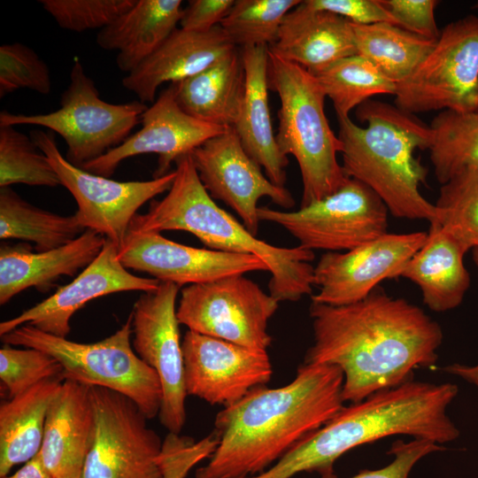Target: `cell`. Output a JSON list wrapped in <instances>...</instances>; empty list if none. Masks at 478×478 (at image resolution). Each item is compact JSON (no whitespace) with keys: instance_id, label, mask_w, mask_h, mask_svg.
Segmentation results:
<instances>
[{"instance_id":"6da1fadb","label":"cell","mask_w":478,"mask_h":478,"mask_svg":"<svg viewBox=\"0 0 478 478\" xmlns=\"http://www.w3.org/2000/svg\"><path fill=\"white\" fill-rule=\"evenodd\" d=\"M313 343L305 364H326L343 374V399L358 403L413 379L415 369L437 361L440 325L404 298L374 289L344 305L311 304Z\"/></svg>"},{"instance_id":"7a4b0ae2","label":"cell","mask_w":478,"mask_h":478,"mask_svg":"<svg viewBox=\"0 0 478 478\" xmlns=\"http://www.w3.org/2000/svg\"><path fill=\"white\" fill-rule=\"evenodd\" d=\"M343 385L339 367L304 363L289 383L252 389L217 413L213 431L219 443L195 478L264 472L341 411Z\"/></svg>"},{"instance_id":"3957f363","label":"cell","mask_w":478,"mask_h":478,"mask_svg":"<svg viewBox=\"0 0 478 478\" xmlns=\"http://www.w3.org/2000/svg\"><path fill=\"white\" fill-rule=\"evenodd\" d=\"M459 393L456 384L413 379L379 390L343 406L260 474V478H292L300 473L320 475L334 471L335 462L358 446L392 436H409L443 445L460 431L447 413Z\"/></svg>"},{"instance_id":"277c9868","label":"cell","mask_w":478,"mask_h":478,"mask_svg":"<svg viewBox=\"0 0 478 478\" xmlns=\"http://www.w3.org/2000/svg\"><path fill=\"white\" fill-rule=\"evenodd\" d=\"M359 127L350 117L337 118L342 167L348 178L369 187L394 217L438 221L435 204L420 192L428 170L415 150H429L430 126L384 102L369 99L357 107Z\"/></svg>"},{"instance_id":"5b68a950","label":"cell","mask_w":478,"mask_h":478,"mask_svg":"<svg viewBox=\"0 0 478 478\" xmlns=\"http://www.w3.org/2000/svg\"><path fill=\"white\" fill-rule=\"evenodd\" d=\"M175 165L176 176L166 195L151 201L147 212L137 213L128 230L185 231L209 249L255 255L266 264L271 274L269 294L279 303L312 295L313 251L300 246L279 247L257 238L213 201L198 177L190 153L178 158Z\"/></svg>"},{"instance_id":"8992f818","label":"cell","mask_w":478,"mask_h":478,"mask_svg":"<svg viewBox=\"0 0 478 478\" xmlns=\"http://www.w3.org/2000/svg\"><path fill=\"white\" fill-rule=\"evenodd\" d=\"M268 86L278 94L276 135L286 157L297 161L303 184L300 206L320 200L349 179L337 160L342 143L328 121L326 96L315 76L268 50Z\"/></svg>"},{"instance_id":"52a82bcc","label":"cell","mask_w":478,"mask_h":478,"mask_svg":"<svg viewBox=\"0 0 478 478\" xmlns=\"http://www.w3.org/2000/svg\"><path fill=\"white\" fill-rule=\"evenodd\" d=\"M132 314L112 335L83 343L20 326L1 336L4 343L42 351L61 365L64 380L119 392L135 403L148 420L158 415L162 388L153 368L132 347Z\"/></svg>"},{"instance_id":"ba28073f","label":"cell","mask_w":478,"mask_h":478,"mask_svg":"<svg viewBox=\"0 0 478 478\" xmlns=\"http://www.w3.org/2000/svg\"><path fill=\"white\" fill-rule=\"evenodd\" d=\"M58 109L44 114L0 112V126L35 125L58 134L66 144V158L81 167L121 144L141 122L147 104L134 100L112 104L100 98L94 81L75 58L70 82Z\"/></svg>"},{"instance_id":"9c48e42d","label":"cell","mask_w":478,"mask_h":478,"mask_svg":"<svg viewBox=\"0 0 478 478\" xmlns=\"http://www.w3.org/2000/svg\"><path fill=\"white\" fill-rule=\"evenodd\" d=\"M397 107L410 114L478 111V16L446 25L429 54L397 84Z\"/></svg>"},{"instance_id":"30bf717a","label":"cell","mask_w":478,"mask_h":478,"mask_svg":"<svg viewBox=\"0 0 478 478\" xmlns=\"http://www.w3.org/2000/svg\"><path fill=\"white\" fill-rule=\"evenodd\" d=\"M388 213L369 187L351 178L329 196L296 211L258 208L260 221L283 227L304 249L326 252L351 251L388 233Z\"/></svg>"},{"instance_id":"8fae6325","label":"cell","mask_w":478,"mask_h":478,"mask_svg":"<svg viewBox=\"0 0 478 478\" xmlns=\"http://www.w3.org/2000/svg\"><path fill=\"white\" fill-rule=\"evenodd\" d=\"M279 302L244 274L185 286L177 307L189 330L242 346L267 351L268 322Z\"/></svg>"},{"instance_id":"7c38bea8","label":"cell","mask_w":478,"mask_h":478,"mask_svg":"<svg viewBox=\"0 0 478 478\" xmlns=\"http://www.w3.org/2000/svg\"><path fill=\"white\" fill-rule=\"evenodd\" d=\"M30 138L47 157L61 185L75 199V212L86 229L122 244L137 210L154 197L168 191L175 170L150 181H119L85 171L70 163L58 150L54 133L35 129Z\"/></svg>"},{"instance_id":"4fadbf2b","label":"cell","mask_w":478,"mask_h":478,"mask_svg":"<svg viewBox=\"0 0 478 478\" xmlns=\"http://www.w3.org/2000/svg\"><path fill=\"white\" fill-rule=\"evenodd\" d=\"M96 428L82 478H162L157 458L163 441L127 397L89 386Z\"/></svg>"},{"instance_id":"5bb4252c","label":"cell","mask_w":478,"mask_h":478,"mask_svg":"<svg viewBox=\"0 0 478 478\" xmlns=\"http://www.w3.org/2000/svg\"><path fill=\"white\" fill-rule=\"evenodd\" d=\"M179 290L174 283L160 281L156 289L139 297L131 312L133 348L159 378L162 401L158 416L174 434H181L185 424L188 396L176 308Z\"/></svg>"},{"instance_id":"9a60e30c","label":"cell","mask_w":478,"mask_h":478,"mask_svg":"<svg viewBox=\"0 0 478 478\" xmlns=\"http://www.w3.org/2000/svg\"><path fill=\"white\" fill-rule=\"evenodd\" d=\"M190 155L210 196L233 209L255 235L260 221L258 206L260 198L269 197L283 209L295 204L291 193L285 187L273 183L246 152L233 127L208 139Z\"/></svg>"},{"instance_id":"2e32d148","label":"cell","mask_w":478,"mask_h":478,"mask_svg":"<svg viewBox=\"0 0 478 478\" xmlns=\"http://www.w3.org/2000/svg\"><path fill=\"white\" fill-rule=\"evenodd\" d=\"M428 232L386 233L351 251L325 252L314 267L312 303L344 305L366 298L386 279L397 278Z\"/></svg>"},{"instance_id":"e0dca14e","label":"cell","mask_w":478,"mask_h":478,"mask_svg":"<svg viewBox=\"0 0 478 478\" xmlns=\"http://www.w3.org/2000/svg\"><path fill=\"white\" fill-rule=\"evenodd\" d=\"M187 395L227 406L271 380L267 351L188 330L181 341Z\"/></svg>"},{"instance_id":"ac0fdd59","label":"cell","mask_w":478,"mask_h":478,"mask_svg":"<svg viewBox=\"0 0 478 478\" xmlns=\"http://www.w3.org/2000/svg\"><path fill=\"white\" fill-rule=\"evenodd\" d=\"M118 257L127 269L180 288L250 272H268L266 264L255 255L196 248L158 232L128 230Z\"/></svg>"},{"instance_id":"d6986e66","label":"cell","mask_w":478,"mask_h":478,"mask_svg":"<svg viewBox=\"0 0 478 478\" xmlns=\"http://www.w3.org/2000/svg\"><path fill=\"white\" fill-rule=\"evenodd\" d=\"M141 123V129L121 144L81 168L110 177L123 160L154 153L158 155L154 178H158L169 173L171 165L178 158L191 153L208 139L227 129L186 113L176 101L173 84L162 90L151 106L146 109Z\"/></svg>"},{"instance_id":"ffe728a7","label":"cell","mask_w":478,"mask_h":478,"mask_svg":"<svg viewBox=\"0 0 478 478\" xmlns=\"http://www.w3.org/2000/svg\"><path fill=\"white\" fill-rule=\"evenodd\" d=\"M160 281L131 274L118 257V247L105 238L98 256L72 281L20 314L0 323V336L30 325L60 337L70 333L72 316L93 299L121 291L148 292Z\"/></svg>"},{"instance_id":"44dd1931","label":"cell","mask_w":478,"mask_h":478,"mask_svg":"<svg viewBox=\"0 0 478 478\" xmlns=\"http://www.w3.org/2000/svg\"><path fill=\"white\" fill-rule=\"evenodd\" d=\"M236 48L220 26L207 32L177 27L148 58L123 78L122 85L139 101L153 103L162 84L192 77Z\"/></svg>"},{"instance_id":"7402d4cb","label":"cell","mask_w":478,"mask_h":478,"mask_svg":"<svg viewBox=\"0 0 478 478\" xmlns=\"http://www.w3.org/2000/svg\"><path fill=\"white\" fill-rule=\"evenodd\" d=\"M95 428L89 386L64 380L49 406L38 453L52 478H73L81 474L93 443Z\"/></svg>"},{"instance_id":"603a6c76","label":"cell","mask_w":478,"mask_h":478,"mask_svg":"<svg viewBox=\"0 0 478 478\" xmlns=\"http://www.w3.org/2000/svg\"><path fill=\"white\" fill-rule=\"evenodd\" d=\"M268 50L316 74L333 63L358 54L352 24L335 13L301 1L284 18Z\"/></svg>"},{"instance_id":"cb8c5ba5","label":"cell","mask_w":478,"mask_h":478,"mask_svg":"<svg viewBox=\"0 0 478 478\" xmlns=\"http://www.w3.org/2000/svg\"><path fill=\"white\" fill-rule=\"evenodd\" d=\"M105 237L87 229L71 243L44 251L30 247L2 244L0 248V305L35 287L49 290L60 276H73L100 253Z\"/></svg>"},{"instance_id":"d4e9b609","label":"cell","mask_w":478,"mask_h":478,"mask_svg":"<svg viewBox=\"0 0 478 478\" xmlns=\"http://www.w3.org/2000/svg\"><path fill=\"white\" fill-rule=\"evenodd\" d=\"M245 73V92L233 127L246 152L274 184L284 187L288 158L274 133L268 102V47L240 49Z\"/></svg>"},{"instance_id":"484cf974","label":"cell","mask_w":478,"mask_h":478,"mask_svg":"<svg viewBox=\"0 0 478 478\" xmlns=\"http://www.w3.org/2000/svg\"><path fill=\"white\" fill-rule=\"evenodd\" d=\"M469 249L438 223L430 224L423 245L408 260L398 277L416 284L423 303L434 312L459 306L470 285L464 256Z\"/></svg>"},{"instance_id":"4316f807","label":"cell","mask_w":478,"mask_h":478,"mask_svg":"<svg viewBox=\"0 0 478 478\" xmlns=\"http://www.w3.org/2000/svg\"><path fill=\"white\" fill-rule=\"evenodd\" d=\"M181 0H135L134 5L96 35L97 45L117 50L116 64L129 73L177 28Z\"/></svg>"},{"instance_id":"83f0119b","label":"cell","mask_w":478,"mask_h":478,"mask_svg":"<svg viewBox=\"0 0 478 478\" xmlns=\"http://www.w3.org/2000/svg\"><path fill=\"white\" fill-rule=\"evenodd\" d=\"M172 84L186 113L209 124L233 127L245 92L241 50L236 48L196 75Z\"/></svg>"},{"instance_id":"f1b7e54d","label":"cell","mask_w":478,"mask_h":478,"mask_svg":"<svg viewBox=\"0 0 478 478\" xmlns=\"http://www.w3.org/2000/svg\"><path fill=\"white\" fill-rule=\"evenodd\" d=\"M62 377L42 381L0 405V477L35 458L41 450L49 406Z\"/></svg>"},{"instance_id":"f546056e","label":"cell","mask_w":478,"mask_h":478,"mask_svg":"<svg viewBox=\"0 0 478 478\" xmlns=\"http://www.w3.org/2000/svg\"><path fill=\"white\" fill-rule=\"evenodd\" d=\"M352 29L358 54L396 84L407 79L416 70L437 41L386 22L352 24Z\"/></svg>"},{"instance_id":"4dcf8cb0","label":"cell","mask_w":478,"mask_h":478,"mask_svg":"<svg viewBox=\"0 0 478 478\" xmlns=\"http://www.w3.org/2000/svg\"><path fill=\"white\" fill-rule=\"evenodd\" d=\"M87 229L76 213L63 216L38 208L10 187L0 188V238L31 242L37 251L66 245Z\"/></svg>"},{"instance_id":"1f68e13d","label":"cell","mask_w":478,"mask_h":478,"mask_svg":"<svg viewBox=\"0 0 478 478\" xmlns=\"http://www.w3.org/2000/svg\"><path fill=\"white\" fill-rule=\"evenodd\" d=\"M430 128V160L441 184L461 171L478 169V111H443L432 120Z\"/></svg>"},{"instance_id":"d6a6232c","label":"cell","mask_w":478,"mask_h":478,"mask_svg":"<svg viewBox=\"0 0 478 478\" xmlns=\"http://www.w3.org/2000/svg\"><path fill=\"white\" fill-rule=\"evenodd\" d=\"M315 76L337 118L349 117L354 108L376 95H395L397 84L359 54L343 58Z\"/></svg>"},{"instance_id":"836d02e7","label":"cell","mask_w":478,"mask_h":478,"mask_svg":"<svg viewBox=\"0 0 478 478\" xmlns=\"http://www.w3.org/2000/svg\"><path fill=\"white\" fill-rule=\"evenodd\" d=\"M299 0H235L220 24L233 44L270 47L277 39L285 16Z\"/></svg>"},{"instance_id":"e575fe53","label":"cell","mask_w":478,"mask_h":478,"mask_svg":"<svg viewBox=\"0 0 478 478\" xmlns=\"http://www.w3.org/2000/svg\"><path fill=\"white\" fill-rule=\"evenodd\" d=\"M55 188L60 180L47 157L13 126H0V188L13 184Z\"/></svg>"},{"instance_id":"d590c367","label":"cell","mask_w":478,"mask_h":478,"mask_svg":"<svg viewBox=\"0 0 478 478\" xmlns=\"http://www.w3.org/2000/svg\"><path fill=\"white\" fill-rule=\"evenodd\" d=\"M438 223L469 250L478 247V169L459 172L442 184Z\"/></svg>"},{"instance_id":"8d00e7d4","label":"cell","mask_w":478,"mask_h":478,"mask_svg":"<svg viewBox=\"0 0 478 478\" xmlns=\"http://www.w3.org/2000/svg\"><path fill=\"white\" fill-rule=\"evenodd\" d=\"M62 372L58 361L42 351L18 349L7 343L0 349V380L9 398L42 381L62 377Z\"/></svg>"},{"instance_id":"74e56055","label":"cell","mask_w":478,"mask_h":478,"mask_svg":"<svg viewBox=\"0 0 478 478\" xmlns=\"http://www.w3.org/2000/svg\"><path fill=\"white\" fill-rule=\"evenodd\" d=\"M19 89H30L42 95L51 90L47 64L30 47L20 43L0 46V97Z\"/></svg>"},{"instance_id":"f35d334b","label":"cell","mask_w":478,"mask_h":478,"mask_svg":"<svg viewBox=\"0 0 478 478\" xmlns=\"http://www.w3.org/2000/svg\"><path fill=\"white\" fill-rule=\"evenodd\" d=\"M63 29L84 32L103 29L128 11L135 0H40Z\"/></svg>"},{"instance_id":"ab89813d","label":"cell","mask_w":478,"mask_h":478,"mask_svg":"<svg viewBox=\"0 0 478 478\" xmlns=\"http://www.w3.org/2000/svg\"><path fill=\"white\" fill-rule=\"evenodd\" d=\"M218 443L214 431L198 441L168 432L157 458L162 478H185L196 465L212 456Z\"/></svg>"},{"instance_id":"60d3db41","label":"cell","mask_w":478,"mask_h":478,"mask_svg":"<svg viewBox=\"0 0 478 478\" xmlns=\"http://www.w3.org/2000/svg\"><path fill=\"white\" fill-rule=\"evenodd\" d=\"M443 445L426 439L412 438L409 442L398 439L392 443L388 451L393 459L378 469H364L350 478H409L413 466L430 453L444 451ZM320 478H338L334 471L320 475Z\"/></svg>"},{"instance_id":"b9f144b4","label":"cell","mask_w":478,"mask_h":478,"mask_svg":"<svg viewBox=\"0 0 478 478\" xmlns=\"http://www.w3.org/2000/svg\"><path fill=\"white\" fill-rule=\"evenodd\" d=\"M397 26L421 37L436 41L440 35L435 19L436 0H381Z\"/></svg>"},{"instance_id":"7bdbcfd3","label":"cell","mask_w":478,"mask_h":478,"mask_svg":"<svg viewBox=\"0 0 478 478\" xmlns=\"http://www.w3.org/2000/svg\"><path fill=\"white\" fill-rule=\"evenodd\" d=\"M313 8L339 15L352 24L390 23L397 26L381 0H306Z\"/></svg>"},{"instance_id":"ee69618b","label":"cell","mask_w":478,"mask_h":478,"mask_svg":"<svg viewBox=\"0 0 478 478\" xmlns=\"http://www.w3.org/2000/svg\"><path fill=\"white\" fill-rule=\"evenodd\" d=\"M235 0H190L183 8L180 27L188 31L207 32L220 26Z\"/></svg>"},{"instance_id":"f6af8a7d","label":"cell","mask_w":478,"mask_h":478,"mask_svg":"<svg viewBox=\"0 0 478 478\" xmlns=\"http://www.w3.org/2000/svg\"><path fill=\"white\" fill-rule=\"evenodd\" d=\"M3 478H52L44 467L39 455L25 463V465L12 475Z\"/></svg>"},{"instance_id":"bcb514c9","label":"cell","mask_w":478,"mask_h":478,"mask_svg":"<svg viewBox=\"0 0 478 478\" xmlns=\"http://www.w3.org/2000/svg\"><path fill=\"white\" fill-rule=\"evenodd\" d=\"M451 375L458 376L465 382L473 384L478 389V363L474 366L451 364L442 368Z\"/></svg>"},{"instance_id":"7dc6e473","label":"cell","mask_w":478,"mask_h":478,"mask_svg":"<svg viewBox=\"0 0 478 478\" xmlns=\"http://www.w3.org/2000/svg\"><path fill=\"white\" fill-rule=\"evenodd\" d=\"M473 260L478 267V247L473 249Z\"/></svg>"},{"instance_id":"c3c4849f","label":"cell","mask_w":478,"mask_h":478,"mask_svg":"<svg viewBox=\"0 0 478 478\" xmlns=\"http://www.w3.org/2000/svg\"><path fill=\"white\" fill-rule=\"evenodd\" d=\"M73 478H82V476H81V474H80V475L74 476Z\"/></svg>"},{"instance_id":"681fc988","label":"cell","mask_w":478,"mask_h":478,"mask_svg":"<svg viewBox=\"0 0 478 478\" xmlns=\"http://www.w3.org/2000/svg\"><path fill=\"white\" fill-rule=\"evenodd\" d=\"M475 9H476L477 12H478V2H477L476 4H475Z\"/></svg>"}]
</instances>
